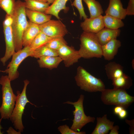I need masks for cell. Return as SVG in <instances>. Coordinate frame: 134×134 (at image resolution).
Returning a JSON list of instances; mask_svg holds the SVG:
<instances>
[{"instance_id": "6da1fadb", "label": "cell", "mask_w": 134, "mask_h": 134, "mask_svg": "<svg viewBox=\"0 0 134 134\" xmlns=\"http://www.w3.org/2000/svg\"><path fill=\"white\" fill-rule=\"evenodd\" d=\"M26 8L25 2L19 0L16 1L11 26L15 52L22 48V36L28 25L25 12Z\"/></svg>"}, {"instance_id": "7a4b0ae2", "label": "cell", "mask_w": 134, "mask_h": 134, "mask_svg": "<svg viewBox=\"0 0 134 134\" xmlns=\"http://www.w3.org/2000/svg\"><path fill=\"white\" fill-rule=\"evenodd\" d=\"M80 39V48L78 51L81 58L89 59L102 57L101 45L96 34L83 32Z\"/></svg>"}, {"instance_id": "3957f363", "label": "cell", "mask_w": 134, "mask_h": 134, "mask_svg": "<svg viewBox=\"0 0 134 134\" xmlns=\"http://www.w3.org/2000/svg\"><path fill=\"white\" fill-rule=\"evenodd\" d=\"M8 76H2L0 84L2 85V103L0 107V117L8 119L12 112L17 98L13 93Z\"/></svg>"}, {"instance_id": "277c9868", "label": "cell", "mask_w": 134, "mask_h": 134, "mask_svg": "<svg viewBox=\"0 0 134 134\" xmlns=\"http://www.w3.org/2000/svg\"><path fill=\"white\" fill-rule=\"evenodd\" d=\"M101 92V100L105 105L119 106L126 109L134 101V97L125 90L105 88Z\"/></svg>"}, {"instance_id": "5b68a950", "label": "cell", "mask_w": 134, "mask_h": 134, "mask_svg": "<svg viewBox=\"0 0 134 134\" xmlns=\"http://www.w3.org/2000/svg\"><path fill=\"white\" fill-rule=\"evenodd\" d=\"M74 78L77 85L85 91L101 92L105 89V85L100 79L94 76L81 66L77 67Z\"/></svg>"}, {"instance_id": "8992f818", "label": "cell", "mask_w": 134, "mask_h": 134, "mask_svg": "<svg viewBox=\"0 0 134 134\" xmlns=\"http://www.w3.org/2000/svg\"><path fill=\"white\" fill-rule=\"evenodd\" d=\"M24 86L21 93L19 91L17 92V98L15 107L9 118L13 123L15 128L21 132H23L24 128L22 122V117L26 104L29 103L36 106L28 100L27 97L26 90L29 81L26 79L24 80Z\"/></svg>"}, {"instance_id": "52a82bcc", "label": "cell", "mask_w": 134, "mask_h": 134, "mask_svg": "<svg viewBox=\"0 0 134 134\" xmlns=\"http://www.w3.org/2000/svg\"><path fill=\"white\" fill-rule=\"evenodd\" d=\"M84 96L80 95L77 101L73 102L67 101L63 103H67L73 105L75 108L72 111L74 115L73 123L70 129L75 132H79L82 128L87 124L94 123L95 118L94 117L87 116L85 114L83 106Z\"/></svg>"}, {"instance_id": "ba28073f", "label": "cell", "mask_w": 134, "mask_h": 134, "mask_svg": "<svg viewBox=\"0 0 134 134\" xmlns=\"http://www.w3.org/2000/svg\"><path fill=\"white\" fill-rule=\"evenodd\" d=\"M34 51L29 46H27L13 53L11 61L4 71V72L8 74V76L11 81L18 78L19 75L18 67L24 59L31 56Z\"/></svg>"}, {"instance_id": "9c48e42d", "label": "cell", "mask_w": 134, "mask_h": 134, "mask_svg": "<svg viewBox=\"0 0 134 134\" xmlns=\"http://www.w3.org/2000/svg\"><path fill=\"white\" fill-rule=\"evenodd\" d=\"M40 31L52 38L63 37L68 31L66 26L60 20H50L39 25Z\"/></svg>"}, {"instance_id": "30bf717a", "label": "cell", "mask_w": 134, "mask_h": 134, "mask_svg": "<svg viewBox=\"0 0 134 134\" xmlns=\"http://www.w3.org/2000/svg\"><path fill=\"white\" fill-rule=\"evenodd\" d=\"M57 51L58 56L63 61L66 67H69L77 62L81 58L78 51L67 44L62 46Z\"/></svg>"}, {"instance_id": "8fae6325", "label": "cell", "mask_w": 134, "mask_h": 134, "mask_svg": "<svg viewBox=\"0 0 134 134\" xmlns=\"http://www.w3.org/2000/svg\"><path fill=\"white\" fill-rule=\"evenodd\" d=\"M3 27L6 50L4 56L0 58V61L3 65L5 66L6 62L12 57L15 51L11 26Z\"/></svg>"}, {"instance_id": "7c38bea8", "label": "cell", "mask_w": 134, "mask_h": 134, "mask_svg": "<svg viewBox=\"0 0 134 134\" xmlns=\"http://www.w3.org/2000/svg\"><path fill=\"white\" fill-rule=\"evenodd\" d=\"M103 17L101 15L94 18H87L81 23L80 27L83 32L96 34L104 27Z\"/></svg>"}, {"instance_id": "4fadbf2b", "label": "cell", "mask_w": 134, "mask_h": 134, "mask_svg": "<svg viewBox=\"0 0 134 134\" xmlns=\"http://www.w3.org/2000/svg\"><path fill=\"white\" fill-rule=\"evenodd\" d=\"M105 14L121 20L124 19L127 15L126 9L123 8L121 0H109Z\"/></svg>"}, {"instance_id": "5bb4252c", "label": "cell", "mask_w": 134, "mask_h": 134, "mask_svg": "<svg viewBox=\"0 0 134 134\" xmlns=\"http://www.w3.org/2000/svg\"><path fill=\"white\" fill-rule=\"evenodd\" d=\"M121 44L119 40L115 39L101 45L102 55L104 59L108 61L113 60L117 54Z\"/></svg>"}, {"instance_id": "9a60e30c", "label": "cell", "mask_w": 134, "mask_h": 134, "mask_svg": "<svg viewBox=\"0 0 134 134\" xmlns=\"http://www.w3.org/2000/svg\"><path fill=\"white\" fill-rule=\"evenodd\" d=\"M28 25L24 31L22 38V45L29 46L37 34L40 32L39 25L28 22Z\"/></svg>"}, {"instance_id": "2e32d148", "label": "cell", "mask_w": 134, "mask_h": 134, "mask_svg": "<svg viewBox=\"0 0 134 134\" xmlns=\"http://www.w3.org/2000/svg\"><path fill=\"white\" fill-rule=\"evenodd\" d=\"M114 124V122L107 119L106 114L102 117H97L96 126L91 134H108L109 130L113 128Z\"/></svg>"}, {"instance_id": "e0dca14e", "label": "cell", "mask_w": 134, "mask_h": 134, "mask_svg": "<svg viewBox=\"0 0 134 134\" xmlns=\"http://www.w3.org/2000/svg\"><path fill=\"white\" fill-rule=\"evenodd\" d=\"M120 32L119 29L113 30L104 28L96 34L100 43L102 45L112 39H117Z\"/></svg>"}, {"instance_id": "ac0fdd59", "label": "cell", "mask_w": 134, "mask_h": 134, "mask_svg": "<svg viewBox=\"0 0 134 134\" xmlns=\"http://www.w3.org/2000/svg\"><path fill=\"white\" fill-rule=\"evenodd\" d=\"M26 16L31 22L38 25L43 24L51 19L52 15L32 10L26 8Z\"/></svg>"}, {"instance_id": "d6986e66", "label": "cell", "mask_w": 134, "mask_h": 134, "mask_svg": "<svg viewBox=\"0 0 134 134\" xmlns=\"http://www.w3.org/2000/svg\"><path fill=\"white\" fill-rule=\"evenodd\" d=\"M38 59L37 61L40 67L50 70L57 68L63 61L58 56H43Z\"/></svg>"}, {"instance_id": "ffe728a7", "label": "cell", "mask_w": 134, "mask_h": 134, "mask_svg": "<svg viewBox=\"0 0 134 134\" xmlns=\"http://www.w3.org/2000/svg\"><path fill=\"white\" fill-rule=\"evenodd\" d=\"M105 67L108 78L112 80L120 77L124 73L123 67L115 62H111L108 63Z\"/></svg>"}, {"instance_id": "44dd1931", "label": "cell", "mask_w": 134, "mask_h": 134, "mask_svg": "<svg viewBox=\"0 0 134 134\" xmlns=\"http://www.w3.org/2000/svg\"><path fill=\"white\" fill-rule=\"evenodd\" d=\"M68 0H55L44 13L47 14L53 15L59 20V14L60 11L64 10L67 11L69 9L66 6V3Z\"/></svg>"}, {"instance_id": "7402d4cb", "label": "cell", "mask_w": 134, "mask_h": 134, "mask_svg": "<svg viewBox=\"0 0 134 134\" xmlns=\"http://www.w3.org/2000/svg\"><path fill=\"white\" fill-rule=\"evenodd\" d=\"M113 88L126 90L130 88L133 84L131 78L124 73L121 76L113 80Z\"/></svg>"}, {"instance_id": "603a6c76", "label": "cell", "mask_w": 134, "mask_h": 134, "mask_svg": "<svg viewBox=\"0 0 134 134\" xmlns=\"http://www.w3.org/2000/svg\"><path fill=\"white\" fill-rule=\"evenodd\" d=\"M26 8L31 10L44 12L49 6V3L41 0H24Z\"/></svg>"}, {"instance_id": "cb8c5ba5", "label": "cell", "mask_w": 134, "mask_h": 134, "mask_svg": "<svg viewBox=\"0 0 134 134\" xmlns=\"http://www.w3.org/2000/svg\"><path fill=\"white\" fill-rule=\"evenodd\" d=\"M88 8L90 18H93L102 15L103 11L100 3L96 0H82Z\"/></svg>"}, {"instance_id": "d4e9b609", "label": "cell", "mask_w": 134, "mask_h": 134, "mask_svg": "<svg viewBox=\"0 0 134 134\" xmlns=\"http://www.w3.org/2000/svg\"><path fill=\"white\" fill-rule=\"evenodd\" d=\"M103 18L104 27L105 28L117 30L124 26L122 20L118 18L107 15L103 16Z\"/></svg>"}, {"instance_id": "484cf974", "label": "cell", "mask_w": 134, "mask_h": 134, "mask_svg": "<svg viewBox=\"0 0 134 134\" xmlns=\"http://www.w3.org/2000/svg\"><path fill=\"white\" fill-rule=\"evenodd\" d=\"M40 31L33 40L30 46V48L34 50L45 45L53 38Z\"/></svg>"}, {"instance_id": "4316f807", "label": "cell", "mask_w": 134, "mask_h": 134, "mask_svg": "<svg viewBox=\"0 0 134 134\" xmlns=\"http://www.w3.org/2000/svg\"><path fill=\"white\" fill-rule=\"evenodd\" d=\"M58 56L57 51L52 49L45 45L34 50L31 57L39 58L43 56Z\"/></svg>"}, {"instance_id": "83f0119b", "label": "cell", "mask_w": 134, "mask_h": 134, "mask_svg": "<svg viewBox=\"0 0 134 134\" xmlns=\"http://www.w3.org/2000/svg\"><path fill=\"white\" fill-rule=\"evenodd\" d=\"M15 3V0H1L0 1V7L6 14L13 16Z\"/></svg>"}, {"instance_id": "f1b7e54d", "label": "cell", "mask_w": 134, "mask_h": 134, "mask_svg": "<svg viewBox=\"0 0 134 134\" xmlns=\"http://www.w3.org/2000/svg\"><path fill=\"white\" fill-rule=\"evenodd\" d=\"M67 44L63 37L54 38L45 45L52 49L57 50L62 46Z\"/></svg>"}, {"instance_id": "f546056e", "label": "cell", "mask_w": 134, "mask_h": 134, "mask_svg": "<svg viewBox=\"0 0 134 134\" xmlns=\"http://www.w3.org/2000/svg\"><path fill=\"white\" fill-rule=\"evenodd\" d=\"M82 0H74L72 5L75 6L78 10L80 15V18L81 20L83 18L84 20L88 18L84 10L82 2Z\"/></svg>"}, {"instance_id": "4dcf8cb0", "label": "cell", "mask_w": 134, "mask_h": 134, "mask_svg": "<svg viewBox=\"0 0 134 134\" xmlns=\"http://www.w3.org/2000/svg\"><path fill=\"white\" fill-rule=\"evenodd\" d=\"M59 131L62 134H85L84 131L75 132L70 129L66 125L60 126L58 128Z\"/></svg>"}, {"instance_id": "1f68e13d", "label": "cell", "mask_w": 134, "mask_h": 134, "mask_svg": "<svg viewBox=\"0 0 134 134\" xmlns=\"http://www.w3.org/2000/svg\"><path fill=\"white\" fill-rule=\"evenodd\" d=\"M126 10L127 15H134V0H129Z\"/></svg>"}, {"instance_id": "d6a6232c", "label": "cell", "mask_w": 134, "mask_h": 134, "mask_svg": "<svg viewBox=\"0 0 134 134\" xmlns=\"http://www.w3.org/2000/svg\"><path fill=\"white\" fill-rule=\"evenodd\" d=\"M13 22V17L6 14L5 19L3 22V27L11 26Z\"/></svg>"}, {"instance_id": "836d02e7", "label": "cell", "mask_w": 134, "mask_h": 134, "mask_svg": "<svg viewBox=\"0 0 134 134\" xmlns=\"http://www.w3.org/2000/svg\"><path fill=\"white\" fill-rule=\"evenodd\" d=\"M125 121L130 126L129 129L130 134H134V119H133L130 120L126 119Z\"/></svg>"}, {"instance_id": "e575fe53", "label": "cell", "mask_w": 134, "mask_h": 134, "mask_svg": "<svg viewBox=\"0 0 134 134\" xmlns=\"http://www.w3.org/2000/svg\"><path fill=\"white\" fill-rule=\"evenodd\" d=\"M127 115V112L125 109L123 108L119 113L118 115L119 118L121 119L125 118Z\"/></svg>"}, {"instance_id": "d590c367", "label": "cell", "mask_w": 134, "mask_h": 134, "mask_svg": "<svg viewBox=\"0 0 134 134\" xmlns=\"http://www.w3.org/2000/svg\"><path fill=\"white\" fill-rule=\"evenodd\" d=\"M119 127L117 125L113 126L112 128L110 130L109 134H118V130H119Z\"/></svg>"}, {"instance_id": "8d00e7d4", "label": "cell", "mask_w": 134, "mask_h": 134, "mask_svg": "<svg viewBox=\"0 0 134 134\" xmlns=\"http://www.w3.org/2000/svg\"><path fill=\"white\" fill-rule=\"evenodd\" d=\"M6 132L8 134H21V132H17L12 127H10L6 131Z\"/></svg>"}, {"instance_id": "74e56055", "label": "cell", "mask_w": 134, "mask_h": 134, "mask_svg": "<svg viewBox=\"0 0 134 134\" xmlns=\"http://www.w3.org/2000/svg\"><path fill=\"white\" fill-rule=\"evenodd\" d=\"M123 108H124L121 106H116L113 109L114 113L117 115L119 113Z\"/></svg>"}, {"instance_id": "f35d334b", "label": "cell", "mask_w": 134, "mask_h": 134, "mask_svg": "<svg viewBox=\"0 0 134 134\" xmlns=\"http://www.w3.org/2000/svg\"><path fill=\"white\" fill-rule=\"evenodd\" d=\"M46 2H48L49 4L52 3L55 0H41Z\"/></svg>"}, {"instance_id": "ab89813d", "label": "cell", "mask_w": 134, "mask_h": 134, "mask_svg": "<svg viewBox=\"0 0 134 134\" xmlns=\"http://www.w3.org/2000/svg\"><path fill=\"white\" fill-rule=\"evenodd\" d=\"M2 119V118L0 117V134H2L4 133V132H2L1 131V129L3 128L1 125V123Z\"/></svg>"}, {"instance_id": "60d3db41", "label": "cell", "mask_w": 134, "mask_h": 134, "mask_svg": "<svg viewBox=\"0 0 134 134\" xmlns=\"http://www.w3.org/2000/svg\"><path fill=\"white\" fill-rule=\"evenodd\" d=\"M1 71V72H2V71Z\"/></svg>"}, {"instance_id": "b9f144b4", "label": "cell", "mask_w": 134, "mask_h": 134, "mask_svg": "<svg viewBox=\"0 0 134 134\" xmlns=\"http://www.w3.org/2000/svg\"><path fill=\"white\" fill-rule=\"evenodd\" d=\"M1 0H0V1Z\"/></svg>"}]
</instances>
